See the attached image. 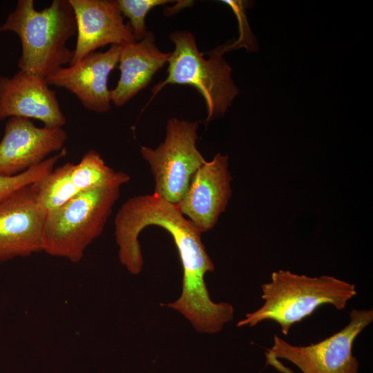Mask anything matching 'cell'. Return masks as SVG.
<instances>
[{
	"label": "cell",
	"instance_id": "1",
	"mask_svg": "<svg viewBox=\"0 0 373 373\" xmlns=\"http://www.w3.org/2000/svg\"><path fill=\"white\" fill-rule=\"evenodd\" d=\"M164 229L172 237L183 270L180 297L167 306L180 312L200 332L222 330L233 317V307L227 303L211 300L204 282L207 272L215 269L202 243V232L171 203L153 193L134 196L118 210L114 222L115 238L121 263L131 273L142 270L144 260L138 241L146 227Z\"/></svg>",
	"mask_w": 373,
	"mask_h": 373
},
{
	"label": "cell",
	"instance_id": "2",
	"mask_svg": "<svg viewBox=\"0 0 373 373\" xmlns=\"http://www.w3.org/2000/svg\"><path fill=\"white\" fill-rule=\"evenodd\" d=\"M7 31L21 41V70L46 78L73 59L74 52L66 43L77 33V25L69 0H54L41 10L33 0H19L0 26V32Z\"/></svg>",
	"mask_w": 373,
	"mask_h": 373
},
{
	"label": "cell",
	"instance_id": "3",
	"mask_svg": "<svg viewBox=\"0 0 373 373\" xmlns=\"http://www.w3.org/2000/svg\"><path fill=\"white\" fill-rule=\"evenodd\" d=\"M262 291L263 305L247 314L237 326L253 327L273 321L284 335L320 306L328 304L341 310L356 294L355 285L334 276L309 277L282 269L272 273L271 280L262 285Z\"/></svg>",
	"mask_w": 373,
	"mask_h": 373
},
{
	"label": "cell",
	"instance_id": "4",
	"mask_svg": "<svg viewBox=\"0 0 373 373\" xmlns=\"http://www.w3.org/2000/svg\"><path fill=\"white\" fill-rule=\"evenodd\" d=\"M122 185L97 187L46 212L43 251L79 262L86 248L102 233Z\"/></svg>",
	"mask_w": 373,
	"mask_h": 373
},
{
	"label": "cell",
	"instance_id": "5",
	"mask_svg": "<svg viewBox=\"0 0 373 373\" xmlns=\"http://www.w3.org/2000/svg\"><path fill=\"white\" fill-rule=\"evenodd\" d=\"M169 38L175 48L167 62L168 75L152 88L149 102L168 84L187 85L202 96L207 111V123L222 117L239 90L231 78V68L222 57L221 48L207 52L209 57L206 59L191 32L174 31Z\"/></svg>",
	"mask_w": 373,
	"mask_h": 373
},
{
	"label": "cell",
	"instance_id": "6",
	"mask_svg": "<svg viewBox=\"0 0 373 373\" xmlns=\"http://www.w3.org/2000/svg\"><path fill=\"white\" fill-rule=\"evenodd\" d=\"M199 124L197 120L170 118L164 140L155 149H140L155 180L153 193L171 203H179L192 176L207 161L196 146Z\"/></svg>",
	"mask_w": 373,
	"mask_h": 373
},
{
	"label": "cell",
	"instance_id": "7",
	"mask_svg": "<svg viewBox=\"0 0 373 373\" xmlns=\"http://www.w3.org/2000/svg\"><path fill=\"white\" fill-rule=\"evenodd\" d=\"M373 321L372 309H353L350 322L339 332L309 345H294L274 335L267 349V360L286 359L302 373H358L359 363L353 355L356 337Z\"/></svg>",
	"mask_w": 373,
	"mask_h": 373
},
{
	"label": "cell",
	"instance_id": "8",
	"mask_svg": "<svg viewBox=\"0 0 373 373\" xmlns=\"http://www.w3.org/2000/svg\"><path fill=\"white\" fill-rule=\"evenodd\" d=\"M46 214L33 184L0 200V261L43 251Z\"/></svg>",
	"mask_w": 373,
	"mask_h": 373
},
{
	"label": "cell",
	"instance_id": "9",
	"mask_svg": "<svg viewBox=\"0 0 373 373\" xmlns=\"http://www.w3.org/2000/svg\"><path fill=\"white\" fill-rule=\"evenodd\" d=\"M128 174L108 166L100 154L88 151L77 164L67 162L33 183L37 200L47 212L84 191L109 184L123 185Z\"/></svg>",
	"mask_w": 373,
	"mask_h": 373
},
{
	"label": "cell",
	"instance_id": "10",
	"mask_svg": "<svg viewBox=\"0 0 373 373\" xmlns=\"http://www.w3.org/2000/svg\"><path fill=\"white\" fill-rule=\"evenodd\" d=\"M68 135L63 128L37 127L28 118L12 117L0 141V178L17 175L64 149Z\"/></svg>",
	"mask_w": 373,
	"mask_h": 373
},
{
	"label": "cell",
	"instance_id": "11",
	"mask_svg": "<svg viewBox=\"0 0 373 373\" xmlns=\"http://www.w3.org/2000/svg\"><path fill=\"white\" fill-rule=\"evenodd\" d=\"M231 175L227 155L217 153L192 176L181 200V213L202 233L211 230L227 206L231 195Z\"/></svg>",
	"mask_w": 373,
	"mask_h": 373
},
{
	"label": "cell",
	"instance_id": "12",
	"mask_svg": "<svg viewBox=\"0 0 373 373\" xmlns=\"http://www.w3.org/2000/svg\"><path fill=\"white\" fill-rule=\"evenodd\" d=\"M119 52L120 45L114 44L104 52H91L68 67L55 70L46 80L75 95L85 108L106 113L111 107L108 77L118 64Z\"/></svg>",
	"mask_w": 373,
	"mask_h": 373
},
{
	"label": "cell",
	"instance_id": "13",
	"mask_svg": "<svg viewBox=\"0 0 373 373\" xmlns=\"http://www.w3.org/2000/svg\"><path fill=\"white\" fill-rule=\"evenodd\" d=\"M49 86L46 78L21 70L12 77H0V121L24 117L63 128L66 119Z\"/></svg>",
	"mask_w": 373,
	"mask_h": 373
},
{
	"label": "cell",
	"instance_id": "14",
	"mask_svg": "<svg viewBox=\"0 0 373 373\" xmlns=\"http://www.w3.org/2000/svg\"><path fill=\"white\" fill-rule=\"evenodd\" d=\"M77 25L75 63L99 48L135 41L128 23H125L117 0H69Z\"/></svg>",
	"mask_w": 373,
	"mask_h": 373
},
{
	"label": "cell",
	"instance_id": "15",
	"mask_svg": "<svg viewBox=\"0 0 373 373\" xmlns=\"http://www.w3.org/2000/svg\"><path fill=\"white\" fill-rule=\"evenodd\" d=\"M171 52L161 51L151 32L140 41L120 45V77L111 90V102L122 106L143 90L154 75L168 62Z\"/></svg>",
	"mask_w": 373,
	"mask_h": 373
},
{
	"label": "cell",
	"instance_id": "16",
	"mask_svg": "<svg viewBox=\"0 0 373 373\" xmlns=\"http://www.w3.org/2000/svg\"><path fill=\"white\" fill-rule=\"evenodd\" d=\"M66 154V150L64 148L59 153L48 157L22 173L9 178H0V200L15 191L44 178L54 169L58 160Z\"/></svg>",
	"mask_w": 373,
	"mask_h": 373
},
{
	"label": "cell",
	"instance_id": "17",
	"mask_svg": "<svg viewBox=\"0 0 373 373\" xmlns=\"http://www.w3.org/2000/svg\"><path fill=\"white\" fill-rule=\"evenodd\" d=\"M169 0H117L118 7L123 16L129 19L128 23L135 41L142 40L148 31L145 18L154 7L164 5Z\"/></svg>",
	"mask_w": 373,
	"mask_h": 373
},
{
	"label": "cell",
	"instance_id": "18",
	"mask_svg": "<svg viewBox=\"0 0 373 373\" xmlns=\"http://www.w3.org/2000/svg\"><path fill=\"white\" fill-rule=\"evenodd\" d=\"M225 3L229 5L236 15L239 22V28L240 36L236 42L227 47H221L222 51L224 52L232 48L245 47L249 51L257 50L258 48L256 40L250 31L247 21L244 12V2L241 1H222Z\"/></svg>",
	"mask_w": 373,
	"mask_h": 373
}]
</instances>
